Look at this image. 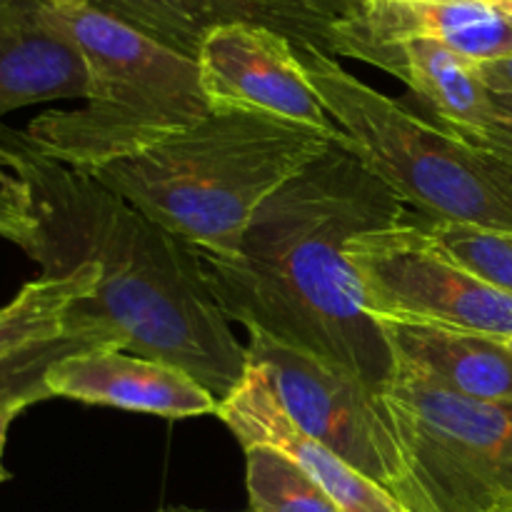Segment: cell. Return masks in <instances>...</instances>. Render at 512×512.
<instances>
[{"label":"cell","instance_id":"obj_1","mask_svg":"<svg viewBox=\"0 0 512 512\" xmlns=\"http://www.w3.org/2000/svg\"><path fill=\"white\" fill-rule=\"evenodd\" d=\"M0 185L30 218L28 253L43 278L93 265V293L68 330L175 365L223 403L243 380L248 345L235 338L203 263L143 210L90 173L58 163L0 125Z\"/></svg>","mask_w":512,"mask_h":512},{"label":"cell","instance_id":"obj_2","mask_svg":"<svg viewBox=\"0 0 512 512\" xmlns=\"http://www.w3.org/2000/svg\"><path fill=\"white\" fill-rule=\"evenodd\" d=\"M405 210L353 150L330 145L260 205L235 258L200 263L228 320L328 360L383 393L395 355L365 310L345 245L405 223Z\"/></svg>","mask_w":512,"mask_h":512},{"label":"cell","instance_id":"obj_3","mask_svg":"<svg viewBox=\"0 0 512 512\" xmlns=\"http://www.w3.org/2000/svg\"><path fill=\"white\" fill-rule=\"evenodd\" d=\"M325 135L240 110H213L93 170L198 258L230 260L260 205L330 148Z\"/></svg>","mask_w":512,"mask_h":512},{"label":"cell","instance_id":"obj_4","mask_svg":"<svg viewBox=\"0 0 512 512\" xmlns=\"http://www.w3.org/2000/svg\"><path fill=\"white\" fill-rule=\"evenodd\" d=\"M45 13L78 48L88 93L83 108L50 110L20 130L38 153L93 173L213 113L198 60L93 5Z\"/></svg>","mask_w":512,"mask_h":512},{"label":"cell","instance_id":"obj_5","mask_svg":"<svg viewBox=\"0 0 512 512\" xmlns=\"http://www.w3.org/2000/svg\"><path fill=\"white\" fill-rule=\"evenodd\" d=\"M320 103L353 150L405 205L433 223L512 233V165L448 125L405 110L333 55L295 45Z\"/></svg>","mask_w":512,"mask_h":512},{"label":"cell","instance_id":"obj_6","mask_svg":"<svg viewBox=\"0 0 512 512\" xmlns=\"http://www.w3.org/2000/svg\"><path fill=\"white\" fill-rule=\"evenodd\" d=\"M380 398L408 468L405 508H512V403L468 398L398 365Z\"/></svg>","mask_w":512,"mask_h":512},{"label":"cell","instance_id":"obj_7","mask_svg":"<svg viewBox=\"0 0 512 512\" xmlns=\"http://www.w3.org/2000/svg\"><path fill=\"white\" fill-rule=\"evenodd\" d=\"M375 320L512 338V293L460 265L425 225L398 223L345 245Z\"/></svg>","mask_w":512,"mask_h":512},{"label":"cell","instance_id":"obj_8","mask_svg":"<svg viewBox=\"0 0 512 512\" xmlns=\"http://www.w3.org/2000/svg\"><path fill=\"white\" fill-rule=\"evenodd\" d=\"M248 358L263 368L278 403L305 435L403 498L408 468L378 390L265 335H250Z\"/></svg>","mask_w":512,"mask_h":512},{"label":"cell","instance_id":"obj_9","mask_svg":"<svg viewBox=\"0 0 512 512\" xmlns=\"http://www.w3.org/2000/svg\"><path fill=\"white\" fill-rule=\"evenodd\" d=\"M198 68L213 110L265 115L343 145V133L310 85L295 43L285 35L255 25L218 28L200 45Z\"/></svg>","mask_w":512,"mask_h":512},{"label":"cell","instance_id":"obj_10","mask_svg":"<svg viewBox=\"0 0 512 512\" xmlns=\"http://www.w3.org/2000/svg\"><path fill=\"white\" fill-rule=\"evenodd\" d=\"M90 5L158 43L198 60L213 30L255 25L335 58L338 30L358 0H90Z\"/></svg>","mask_w":512,"mask_h":512},{"label":"cell","instance_id":"obj_11","mask_svg":"<svg viewBox=\"0 0 512 512\" xmlns=\"http://www.w3.org/2000/svg\"><path fill=\"white\" fill-rule=\"evenodd\" d=\"M215 418L228 425L243 448L268 445L288 455L325 490L340 512H410L390 490L353 468L328 445L305 435L278 403L263 368L250 358L243 380L218 403Z\"/></svg>","mask_w":512,"mask_h":512},{"label":"cell","instance_id":"obj_12","mask_svg":"<svg viewBox=\"0 0 512 512\" xmlns=\"http://www.w3.org/2000/svg\"><path fill=\"white\" fill-rule=\"evenodd\" d=\"M53 398L180 420L215 415L218 400L175 365L98 345L55 360L45 375Z\"/></svg>","mask_w":512,"mask_h":512},{"label":"cell","instance_id":"obj_13","mask_svg":"<svg viewBox=\"0 0 512 512\" xmlns=\"http://www.w3.org/2000/svg\"><path fill=\"white\" fill-rule=\"evenodd\" d=\"M433 40L473 63L512 55V10L490 0H358L340 25L335 55L355 43Z\"/></svg>","mask_w":512,"mask_h":512},{"label":"cell","instance_id":"obj_14","mask_svg":"<svg viewBox=\"0 0 512 512\" xmlns=\"http://www.w3.org/2000/svg\"><path fill=\"white\" fill-rule=\"evenodd\" d=\"M88 70L45 8L0 3V118L28 105L85 98Z\"/></svg>","mask_w":512,"mask_h":512},{"label":"cell","instance_id":"obj_15","mask_svg":"<svg viewBox=\"0 0 512 512\" xmlns=\"http://www.w3.org/2000/svg\"><path fill=\"white\" fill-rule=\"evenodd\" d=\"M343 58L393 73L458 133H478L498 118V98L480 78L478 63L433 40L355 43Z\"/></svg>","mask_w":512,"mask_h":512},{"label":"cell","instance_id":"obj_16","mask_svg":"<svg viewBox=\"0 0 512 512\" xmlns=\"http://www.w3.org/2000/svg\"><path fill=\"white\" fill-rule=\"evenodd\" d=\"M398 368H408L453 393L512 403V350L488 335L438 325L378 320Z\"/></svg>","mask_w":512,"mask_h":512},{"label":"cell","instance_id":"obj_17","mask_svg":"<svg viewBox=\"0 0 512 512\" xmlns=\"http://www.w3.org/2000/svg\"><path fill=\"white\" fill-rule=\"evenodd\" d=\"M95 275L98 270L93 265H80L63 278L40 275L23 285L20 293L0 308V360L73 333L65 318L80 298L93 293Z\"/></svg>","mask_w":512,"mask_h":512},{"label":"cell","instance_id":"obj_18","mask_svg":"<svg viewBox=\"0 0 512 512\" xmlns=\"http://www.w3.org/2000/svg\"><path fill=\"white\" fill-rule=\"evenodd\" d=\"M245 483L255 512H340L313 478L268 445L245 448Z\"/></svg>","mask_w":512,"mask_h":512},{"label":"cell","instance_id":"obj_19","mask_svg":"<svg viewBox=\"0 0 512 512\" xmlns=\"http://www.w3.org/2000/svg\"><path fill=\"white\" fill-rule=\"evenodd\" d=\"M98 345L103 343L90 338V335L68 333L0 360V410L15 408V405L28 408L38 400L53 398L48 393V385H45L50 365L65 355L85 348H98Z\"/></svg>","mask_w":512,"mask_h":512},{"label":"cell","instance_id":"obj_20","mask_svg":"<svg viewBox=\"0 0 512 512\" xmlns=\"http://www.w3.org/2000/svg\"><path fill=\"white\" fill-rule=\"evenodd\" d=\"M425 228L460 265L512 293V233L453 223H433Z\"/></svg>","mask_w":512,"mask_h":512},{"label":"cell","instance_id":"obj_21","mask_svg":"<svg viewBox=\"0 0 512 512\" xmlns=\"http://www.w3.org/2000/svg\"><path fill=\"white\" fill-rule=\"evenodd\" d=\"M495 98H498V118H495V123L478 130V133L460 135L468 138L473 145H478V148L488 150V153L498 155V158H503L505 163L512 165V95L495 93Z\"/></svg>","mask_w":512,"mask_h":512},{"label":"cell","instance_id":"obj_22","mask_svg":"<svg viewBox=\"0 0 512 512\" xmlns=\"http://www.w3.org/2000/svg\"><path fill=\"white\" fill-rule=\"evenodd\" d=\"M30 230H33V225H30V218L25 215L20 200L0 185V238L10 240L23 250L28 245Z\"/></svg>","mask_w":512,"mask_h":512},{"label":"cell","instance_id":"obj_23","mask_svg":"<svg viewBox=\"0 0 512 512\" xmlns=\"http://www.w3.org/2000/svg\"><path fill=\"white\" fill-rule=\"evenodd\" d=\"M478 73L483 83L488 85L493 93L512 95V55L503 60H490V63H480Z\"/></svg>","mask_w":512,"mask_h":512},{"label":"cell","instance_id":"obj_24","mask_svg":"<svg viewBox=\"0 0 512 512\" xmlns=\"http://www.w3.org/2000/svg\"><path fill=\"white\" fill-rule=\"evenodd\" d=\"M23 410L25 408H20V405H15V408L0 410V483L10 480V473H8V470H5V465H3V455H5V445H8L10 425L15 423V418H18V415L23 413Z\"/></svg>","mask_w":512,"mask_h":512},{"label":"cell","instance_id":"obj_25","mask_svg":"<svg viewBox=\"0 0 512 512\" xmlns=\"http://www.w3.org/2000/svg\"><path fill=\"white\" fill-rule=\"evenodd\" d=\"M20 3H33L40 8H83L90 0H20Z\"/></svg>","mask_w":512,"mask_h":512},{"label":"cell","instance_id":"obj_26","mask_svg":"<svg viewBox=\"0 0 512 512\" xmlns=\"http://www.w3.org/2000/svg\"><path fill=\"white\" fill-rule=\"evenodd\" d=\"M158 512H208V510H195V508H163ZM248 512H255V510H248Z\"/></svg>","mask_w":512,"mask_h":512},{"label":"cell","instance_id":"obj_27","mask_svg":"<svg viewBox=\"0 0 512 512\" xmlns=\"http://www.w3.org/2000/svg\"><path fill=\"white\" fill-rule=\"evenodd\" d=\"M490 3L500 5V8H505V10H512V0H490Z\"/></svg>","mask_w":512,"mask_h":512},{"label":"cell","instance_id":"obj_28","mask_svg":"<svg viewBox=\"0 0 512 512\" xmlns=\"http://www.w3.org/2000/svg\"><path fill=\"white\" fill-rule=\"evenodd\" d=\"M500 343H503L505 348H508V350H512V338H508V340H500Z\"/></svg>","mask_w":512,"mask_h":512},{"label":"cell","instance_id":"obj_29","mask_svg":"<svg viewBox=\"0 0 512 512\" xmlns=\"http://www.w3.org/2000/svg\"><path fill=\"white\" fill-rule=\"evenodd\" d=\"M505 512H512V508H510V510H505Z\"/></svg>","mask_w":512,"mask_h":512},{"label":"cell","instance_id":"obj_30","mask_svg":"<svg viewBox=\"0 0 512 512\" xmlns=\"http://www.w3.org/2000/svg\"><path fill=\"white\" fill-rule=\"evenodd\" d=\"M0 3H3V0H0Z\"/></svg>","mask_w":512,"mask_h":512}]
</instances>
